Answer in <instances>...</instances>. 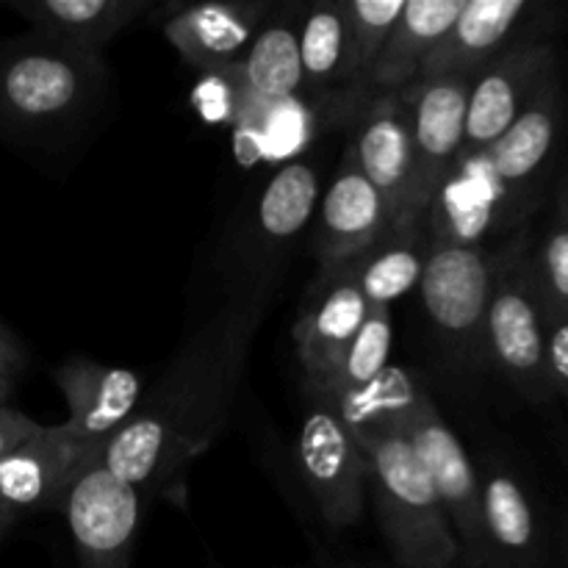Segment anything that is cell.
<instances>
[{
    "label": "cell",
    "mask_w": 568,
    "mask_h": 568,
    "mask_svg": "<svg viewBox=\"0 0 568 568\" xmlns=\"http://www.w3.org/2000/svg\"><path fill=\"white\" fill-rule=\"evenodd\" d=\"M270 286L242 283L144 392L136 416L100 453V464L142 488L175 486L214 447L242 388L250 347L266 314Z\"/></svg>",
    "instance_id": "cell-1"
},
{
    "label": "cell",
    "mask_w": 568,
    "mask_h": 568,
    "mask_svg": "<svg viewBox=\"0 0 568 568\" xmlns=\"http://www.w3.org/2000/svg\"><path fill=\"white\" fill-rule=\"evenodd\" d=\"M331 397L336 399L344 416H372L403 433L447 510L449 525L460 541V552L469 555L471 566L486 564L480 471L471 464L464 442L438 414L419 377L405 372L403 366H388L372 386L361 392L331 394Z\"/></svg>",
    "instance_id": "cell-2"
},
{
    "label": "cell",
    "mask_w": 568,
    "mask_h": 568,
    "mask_svg": "<svg viewBox=\"0 0 568 568\" xmlns=\"http://www.w3.org/2000/svg\"><path fill=\"white\" fill-rule=\"evenodd\" d=\"M344 419L369 466V486L394 560L403 568H458L464 564L458 536L403 433L372 416Z\"/></svg>",
    "instance_id": "cell-3"
},
{
    "label": "cell",
    "mask_w": 568,
    "mask_h": 568,
    "mask_svg": "<svg viewBox=\"0 0 568 568\" xmlns=\"http://www.w3.org/2000/svg\"><path fill=\"white\" fill-rule=\"evenodd\" d=\"M103 55L42 37L0 42V136L42 142L83 122L103 94Z\"/></svg>",
    "instance_id": "cell-4"
},
{
    "label": "cell",
    "mask_w": 568,
    "mask_h": 568,
    "mask_svg": "<svg viewBox=\"0 0 568 568\" xmlns=\"http://www.w3.org/2000/svg\"><path fill=\"white\" fill-rule=\"evenodd\" d=\"M483 353L527 399L544 403L555 397L547 372V316L525 242H514L497 253Z\"/></svg>",
    "instance_id": "cell-5"
},
{
    "label": "cell",
    "mask_w": 568,
    "mask_h": 568,
    "mask_svg": "<svg viewBox=\"0 0 568 568\" xmlns=\"http://www.w3.org/2000/svg\"><path fill=\"white\" fill-rule=\"evenodd\" d=\"M494 264L497 253H488L475 239L430 227V250L419 281L422 305L438 336L460 361L486 358L483 331L491 303Z\"/></svg>",
    "instance_id": "cell-6"
},
{
    "label": "cell",
    "mask_w": 568,
    "mask_h": 568,
    "mask_svg": "<svg viewBox=\"0 0 568 568\" xmlns=\"http://www.w3.org/2000/svg\"><path fill=\"white\" fill-rule=\"evenodd\" d=\"M308 408L297 430V466L311 499L333 530L361 519L369 488V466L336 399L305 383Z\"/></svg>",
    "instance_id": "cell-7"
},
{
    "label": "cell",
    "mask_w": 568,
    "mask_h": 568,
    "mask_svg": "<svg viewBox=\"0 0 568 568\" xmlns=\"http://www.w3.org/2000/svg\"><path fill=\"white\" fill-rule=\"evenodd\" d=\"M471 81L475 78H430L403 89L414 150L405 222L422 220L430 211L433 200L444 192L458 166Z\"/></svg>",
    "instance_id": "cell-8"
},
{
    "label": "cell",
    "mask_w": 568,
    "mask_h": 568,
    "mask_svg": "<svg viewBox=\"0 0 568 568\" xmlns=\"http://www.w3.org/2000/svg\"><path fill=\"white\" fill-rule=\"evenodd\" d=\"M81 568H131L142 491L94 458L61 503Z\"/></svg>",
    "instance_id": "cell-9"
},
{
    "label": "cell",
    "mask_w": 568,
    "mask_h": 568,
    "mask_svg": "<svg viewBox=\"0 0 568 568\" xmlns=\"http://www.w3.org/2000/svg\"><path fill=\"white\" fill-rule=\"evenodd\" d=\"M555 78V55L547 44L505 50L471 81L460 161L486 153ZM458 161V164H460Z\"/></svg>",
    "instance_id": "cell-10"
},
{
    "label": "cell",
    "mask_w": 568,
    "mask_h": 568,
    "mask_svg": "<svg viewBox=\"0 0 568 568\" xmlns=\"http://www.w3.org/2000/svg\"><path fill=\"white\" fill-rule=\"evenodd\" d=\"M103 449L78 438L70 427L42 425L22 447L0 460V503L14 516L59 510L75 477Z\"/></svg>",
    "instance_id": "cell-11"
},
{
    "label": "cell",
    "mask_w": 568,
    "mask_h": 568,
    "mask_svg": "<svg viewBox=\"0 0 568 568\" xmlns=\"http://www.w3.org/2000/svg\"><path fill=\"white\" fill-rule=\"evenodd\" d=\"M314 255L320 272L338 270L364 255L392 225L383 194L366 181L349 150L322 189L316 209Z\"/></svg>",
    "instance_id": "cell-12"
},
{
    "label": "cell",
    "mask_w": 568,
    "mask_h": 568,
    "mask_svg": "<svg viewBox=\"0 0 568 568\" xmlns=\"http://www.w3.org/2000/svg\"><path fill=\"white\" fill-rule=\"evenodd\" d=\"M322 200V172L311 159L288 161L272 172L270 181L255 200L250 225L247 258L253 272L244 283H266V266L277 264L288 247L308 231L316 220Z\"/></svg>",
    "instance_id": "cell-13"
},
{
    "label": "cell",
    "mask_w": 568,
    "mask_h": 568,
    "mask_svg": "<svg viewBox=\"0 0 568 568\" xmlns=\"http://www.w3.org/2000/svg\"><path fill=\"white\" fill-rule=\"evenodd\" d=\"M372 305L344 270L320 272L308 305L294 322V349L305 369V383L325 386L347 353L349 342L369 316Z\"/></svg>",
    "instance_id": "cell-14"
},
{
    "label": "cell",
    "mask_w": 568,
    "mask_h": 568,
    "mask_svg": "<svg viewBox=\"0 0 568 568\" xmlns=\"http://www.w3.org/2000/svg\"><path fill=\"white\" fill-rule=\"evenodd\" d=\"M55 386L70 410L64 425L100 449L136 416L144 397L139 372L98 364L92 358H70L59 366Z\"/></svg>",
    "instance_id": "cell-15"
},
{
    "label": "cell",
    "mask_w": 568,
    "mask_h": 568,
    "mask_svg": "<svg viewBox=\"0 0 568 568\" xmlns=\"http://www.w3.org/2000/svg\"><path fill=\"white\" fill-rule=\"evenodd\" d=\"M270 9L261 0L194 3L164 22V37L192 70H231L258 37Z\"/></svg>",
    "instance_id": "cell-16"
},
{
    "label": "cell",
    "mask_w": 568,
    "mask_h": 568,
    "mask_svg": "<svg viewBox=\"0 0 568 568\" xmlns=\"http://www.w3.org/2000/svg\"><path fill=\"white\" fill-rule=\"evenodd\" d=\"M347 150L366 181L386 200L392 225L405 222L414 150H410L408 105H405L403 92L375 94L369 100Z\"/></svg>",
    "instance_id": "cell-17"
},
{
    "label": "cell",
    "mask_w": 568,
    "mask_h": 568,
    "mask_svg": "<svg viewBox=\"0 0 568 568\" xmlns=\"http://www.w3.org/2000/svg\"><path fill=\"white\" fill-rule=\"evenodd\" d=\"M148 6L150 0H9L33 37L87 55H103Z\"/></svg>",
    "instance_id": "cell-18"
},
{
    "label": "cell",
    "mask_w": 568,
    "mask_h": 568,
    "mask_svg": "<svg viewBox=\"0 0 568 568\" xmlns=\"http://www.w3.org/2000/svg\"><path fill=\"white\" fill-rule=\"evenodd\" d=\"M527 9L530 6L525 0H466L447 37L422 64L416 81L475 78L497 55H503L510 33L516 31Z\"/></svg>",
    "instance_id": "cell-19"
},
{
    "label": "cell",
    "mask_w": 568,
    "mask_h": 568,
    "mask_svg": "<svg viewBox=\"0 0 568 568\" xmlns=\"http://www.w3.org/2000/svg\"><path fill=\"white\" fill-rule=\"evenodd\" d=\"M427 250H430V222L427 214L414 222H397L349 264L338 266L347 272L372 308H388L419 288L425 272Z\"/></svg>",
    "instance_id": "cell-20"
},
{
    "label": "cell",
    "mask_w": 568,
    "mask_h": 568,
    "mask_svg": "<svg viewBox=\"0 0 568 568\" xmlns=\"http://www.w3.org/2000/svg\"><path fill=\"white\" fill-rule=\"evenodd\" d=\"M464 3L466 0H405L403 14L394 22L392 37L366 81V89L375 94L408 89L419 78L422 64L458 20Z\"/></svg>",
    "instance_id": "cell-21"
},
{
    "label": "cell",
    "mask_w": 568,
    "mask_h": 568,
    "mask_svg": "<svg viewBox=\"0 0 568 568\" xmlns=\"http://www.w3.org/2000/svg\"><path fill=\"white\" fill-rule=\"evenodd\" d=\"M480 516L486 564L491 568H525L536 558V514L521 483L503 466L480 475Z\"/></svg>",
    "instance_id": "cell-22"
},
{
    "label": "cell",
    "mask_w": 568,
    "mask_h": 568,
    "mask_svg": "<svg viewBox=\"0 0 568 568\" xmlns=\"http://www.w3.org/2000/svg\"><path fill=\"white\" fill-rule=\"evenodd\" d=\"M558 83L552 78L541 89V94L527 105L525 114L486 153L475 159H483V164L505 192H516L547 164L555 136H558Z\"/></svg>",
    "instance_id": "cell-23"
},
{
    "label": "cell",
    "mask_w": 568,
    "mask_h": 568,
    "mask_svg": "<svg viewBox=\"0 0 568 568\" xmlns=\"http://www.w3.org/2000/svg\"><path fill=\"white\" fill-rule=\"evenodd\" d=\"M236 67L255 100L281 103L297 94L305 87L303 67H300V22L288 17L264 22Z\"/></svg>",
    "instance_id": "cell-24"
},
{
    "label": "cell",
    "mask_w": 568,
    "mask_h": 568,
    "mask_svg": "<svg viewBox=\"0 0 568 568\" xmlns=\"http://www.w3.org/2000/svg\"><path fill=\"white\" fill-rule=\"evenodd\" d=\"M405 0H342L344 9V75L349 87H366L386 48Z\"/></svg>",
    "instance_id": "cell-25"
},
{
    "label": "cell",
    "mask_w": 568,
    "mask_h": 568,
    "mask_svg": "<svg viewBox=\"0 0 568 568\" xmlns=\"http://www.w3.org/2000/svg\"><path fill=\"white\" fill-rule=\"evenodd\" d=\"M342 0H320L300 20V67L308 87H331L344 75Z\"/></svg>",
    "instance_id": "cell-26"
},
{
    "label": "cell",
    "mask_w": 568,
    "mask_h": 568,
    "mask_svg": "<svg viewBox=\"0 0 568 568\" xmlns=\"http://www.w3.org/2000/svg\"><path fill=\"white\" fill-rule=\"evenodd\" d=\"M394 344V320L388 308H372L366 322L361 325V331L355 333V338L349 342L347 353L338 361L336 372L331 375V381L325 388L331 394H347V392H361V388L372 386L383 372L388 369V355H392Z\"/></svg>",
    "instance_id": "cell-27"
},
{
    "label": "cell",
    "mask_w": 568,
    "mask_h": 568,
    "mask_svg": "<svg viewBox=\"0 0 568 568\" xmlns=\"http://www.w3.org/2000/svg\"><path fill=\"white\" fill-rule=\"evenodd\" d=\"M532 261V277L541 300L544 316L566 320L568 316V216L560 214L544 236L541 247Z\"/></svg>",
    "instance_id": "cell-28"
},
{
    "label": "cell",
    "mask_w": 568,
    "mask_h": 568,
    "mask_svg": "<svg viewBox=\"0 0 568 568\" xmlns=\"http://www.w3.org/2000/svg\"><path fill=\"white\" fill-rule=\"evenodd\" d=\"M547 372L555 397L568 403V316L547 322Z\"/></svg>",
    "instance_id": "cell-29"
},
{
    "label": "cell",
    "mask_w": 568,
    "mask_h": 568,
    "mask_svg": "<svg viewBox=\"0 0 568 568\" xmlns=\"http://www.w3.org/2000/svg\"><path fill=\"white\" fill-rule=\"evenodd\" d=\"M42 430V422L31 419L11 405H0V460Z\"/></svg>",
    "instance_id": "cell-30"
},
{
    "label": "cell",
    "mask_w": 568,
    "mask_h": 568,
    "mask_svg": "<svg viewBox=\"0 0 568 568\" xmlns=\"http://www.w3.org/2000/svg\"><path fill=\"white\" fill-rule=\"evenodd\" d=\"M22 366H26V347L17 338V333L0 322V372L20 377Z\"/></svg>",
    "instance_id": "cell-31"
},
{
    "label": "cell",
    "mask_w": 568,
    "mask_h": 568,
    "mask_svg": "<svg viewBox=\"0 0 568 568\" xmlns=\"http://www.w3.org/2000/svg\"><path fill=\"white\" fill-rule=\"evenodd\" d=\"M17 375H9V372H0V405H9L11 394H14Z\"/></svg>",
    "instance_id": "cell-32"
},
{
    "label": "cell",
    "mask_w": 568,
    "mask_h": 568,
    "mask_svg": "<svg viewBox=\"0 0 568 568\" xmlns=\"http://www.w3.org/2000/svg\"><path fill=\"white\" fill-rule=\"evenodd\" d=\"M14 521H17V516L11 514V510L6 508L3 503H0V541H3V538H6V532H9L11 527H14Z\"/></svg>",
    "instance_id": "cell-33"
},
{
    "label": "cell",
    "mask_w": 568,
    "mask_h": 568,
    "mask_svg": "<svg viewBox=\"0 0 568 568\" xmlns=\"http://www.w3.org/2000/svg\"><path fill=\"white\" fill-rule=\"evenodd\" d=\"M560 214H564V216H568V197L564 200V203H560Z\"/></svg>",
    "instance_id": "cell-34"
},
{
    "label": "cell",
    "mask_w": 568,
    "mask_h": 568,
    "mask_svg": "<svg viewBox=\"0 0 568 568\" xmlns=\"http://www.w3.org/2000/svg\"><path fill=\"white\" fill-rule=\"evenodd\" d=\"M458 568H491V566H471V564H460Z\"/></svg>",
    "instance_id": "cell-35"
}]
</instances>
